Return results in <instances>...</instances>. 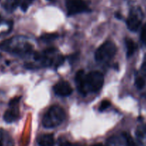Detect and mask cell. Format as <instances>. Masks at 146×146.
Instances as JSON below:
<instances>
[{"mask_svg": "<svg viewBox=\"0 0 146 146\" xmlns=\"http://www.w3.org/2000/svg\"><path fill=\"white\" fill-rule=\"evenodd\" d=\"M104 76L100 72L92 71L86 75V85L88 91L97 92L102 88Z\"/></svg>", "mask_w": 146, "mask_h": 146, "instance_id": "277c9868", "label": "cell"}, {"mask_svg": "<svg viewBox=\"0 0 146 146\" xmlns=\"http://www.w3.org/2000/svg\"><path fill=\"white\" fill-rule=\"evenodd\" d=\"M54 92L56 95L62 97H67L72 93V88L71 85L67 81H60L55 84L53 88Z\"/></svg>", "mask_w": 146, "mask_h": 146, "instance_id": "52a82bcc", "label": "cell"}, {"mask_svg": "<svg viewBox=\"0 0 146 146\" xmlns=\"http://www.w3.org/2000/svg\"><path fill=\"white\" fill-rule=\"evenodd\" d=\"M110 105H111V103H110V101L108 100L102 101L99 107V111L100 112L104 111V110H105L106 109H108V108L110 106Z\"/></svg>", "mask_w": 146, "mask_h": 146, "instance_id": "ac0fdd59", "label": "cell"}, {"mask_svg": "<svg viewBox=\"0 0 146 146\" xmlns=\"http://www.w3.org/2000/svg\"><path fill=\"white\" fill-rule=\"evenodd\" d=\"M20 97H16V98H13L12 100H11L10 102H9V106H16L19 102V100H20Z\"/></svg>", "mask_w": 146, "mask_h": 146, "instance_id": "ffe728a7", "label": "cell"}, {"mask_svg": "<svg viewBox=\"0 0 146 146\" xmlns=\"http://www.w3.org/2000/svg\"><path fill=\"white\" fill-rule=\"evenodd\" d=\"M57 37H58V35H57V34H45V35H43L42 36L40 37V40L45 42H50L53 41V40H54L55 39H57Z\"/></svg>", "mask_w": 146, "mask_h": 146, "instance_id": "5bb4252c", "label": "cell"}, {"mask_svg": "<svg viewBox=\"0 0 146 146\" xmlns=\"http://www.w3.org/2000/svg\"><path fill=\"white\" fill-rule=\"evenodd\" d=\"M135 86L137 89L141 90L143 89L145 87V80L143 79V78L139 77V78H137L135 79Z\"/></svg>", "mask_w": 146, "mask_h": 146, "instance_id": "e0dca14e", "label": "cell"}, {"mask_svg": "<svg viewBox=\"0 0 146 146\" xmlns=\"http://www.w3.org/2000/svg\"><path fill=\"white\" fill-rule=\"evenodd\" d=\"M40 146H54V139L52 134L42 135L38 138Z\"/></svg>", "mask_w": 146, "mask_h": 146, "instance_id": "9c48e42d", "label": "cell"}, {"mask_svg": "<svg viewBox=\"0 0 146 146\" xmlns=\"http://www.w3.org/2000/svg\"><path fill=\"white\" fill-rule=\"evenodd\" d=\"M21 2L22 0H5L3 6L7 12H12L20 5Z\"/></svg>", "mask_w": 146, "mask_h": 146, "instance_id": "8fae6325", "label": "cell"}, {"mask_svg": "<svg viewBox=\"0 0 146 146\" xmlns=\"http://www.w3.org/2000/svg\"><path fill=\"white\" fill-rule=\"evenodd\" d=\"M142 17L135 10L131 11L127 19V26L132 32H136L141 25Z\"/></svg>", "mask_w": 146, "mask_h": 146, "instance_id": "8992f818", "label": "cell"}, {"mask_svg": "<svg viewBox=\"0 0 146 146\" xmlns=\"http://www.w3.org/2000/svg\"><path fill=\"white\" fill-rule=\"evenodd\" d=\"M144 132L146 133V125L144 127Z\"/></svg>", "mask_w": 146, "mask_h": 146, "instance_id": "cb8c5ba5", "label": "cell"}, {"mask_svg": "<svg viewBox=\"0 0 146 146\" xmlns=\"http://www.w3.org/2000/svg\"><path fill=\"white\" fill-rule=\"evenodd\" d=\"M141 70L143 71V72L146 75V54L144 57V60H143V62L141 66Z\"/></svg>", "mask_w": 146, "mask_h": 146, "instance_id": "44dd1931", "label": "cell"}, {"mask_svg": "<svg viewBox=\"0 0 146 146\" xmlns=\"http://www.w3.org/2000/svg\"><path fill=\"white\" fill-rule=\"evenodd\" d=\"M65 117L64 109L59 105H53L43 117L42 125L46 128H54L62 124Z\"/></svg>", "mask_w": 146, "mask_h": 146, "instance_id": "6da1fadb", "label": "cell"}, {"mask_svg": "<svg viewBox=\"0 0 146 146\" xmlns=\"http://www.w3.org/2000/svg\"><path fill=\"white\" fill-rule=\"evenodd\" d=\"M117 52V47L112 41H106L101 44L95 53V59L99 62H108L114 57Z\"/></svg>", "mask_w": 146, "mask_h": 146, "instance_id": "7a4b0ae2", "label": "cell"}, {"mask_svg": "<svg viewBox=\"0 0 146 146\" xmlns=\"http://www.w3.org/2000/svg\"><path fill=\"white\" fill-rule=\"evenodd\" d=\"M0 49L3 51L9 52L16 54H27L32 50V46L27 43H19L15 38L5 40L0 44Z\"/></svg>", "mask_w": 146, "mask_h": 146, "instance_id": "3957f363", "label": "cell"}, {"mask_svg": "<svg viewBox=\"0 0 146 146\" xmlns=\"http://www.w3.org/2000/svg\"><path fill=\"white\" fill-rule=\"evenodd\" d=\"M91 146H103V145H102V144H101V143H97V144H94Z\"/></svg>", "mask_w": 146, "mask_h": 146, "instance_id": "603a6c76", "label": "cell"}, {"mask_svg": "<svg viewBox=\"0 0 146 146\" xmlns=\"http://www.w3.org/2000/svg\"><path fill=\"white\" fill-rule=\"evenodd\" d=\"M120 145H121V140L116 136L110 137L106 143V146H120Z\"/></svg>", "mask_w": 146, "mask_h": 146, "instance_id": "4fadbf2b", "label": "cell"}, {"mask_svg": "<svg viewBox=\"0 0 146 146\" xmlns=\"http://www.w3.org/2000/svg\"><path fill=\"white\" fill-rule=\"evenodd\" d=\"M75 82L80 93L84 95H86L88 91L86 85V75L83 70H80L77 72L75 75Z\"/></svg>", "mask_w": 146, "mask_h": 146, "instance_id": "ba28073f", "label": "cell"}, {"mask_svg": "<svg viewBox=\"0 0 146 146\" xmlns=\"http://www.w3.org/2000/svg\"><path fill=\"white\" fill-rule=\"evenodd\" d=\"M140 40L144 44H146V23L143 26L140 33Z\"/></svg>", "mask_w": 146, "mask_h": 146, "instance_id": "d6986e66", "label": "cell"}, {"mask_svg": "<svg viewBox=\"0 0 146 146\" xmlns=\"http://www.w3.org/2000/svg\"><path fill=\"white\" fill-rule=\"evenodd\" d=\"M0 146H3V131L0 130Z\"/></svg>", "mask_w": 146, "mask_h": 146, "instance_id": "7402d4cb", "label": "cell"}, {"mask_svg": "<svg viewBox=\"0 0 146 146\" xmlns=\"http://www.w3.org/2000/svg\"><path fill=\"white\" fill-rule=\"evenodd\" d=\"M16 106L11 107L10 109L7 110L4 115V120L8 123H11L15 121L17 118L18 110H16Z\"/></svg>", "mask_w": 146, "mask_h": 146, "instance_id": "30bf717a", "label": "cell"}, {"mask_svg": "<svg viewBox=\"0 0 146 146\" xmlns=\"http://www.w3.org/2000/svg\"><path fill=\"white\" fill-rule=\"evenodd\" d=\"M68 15H75L89 10L84 0H65Z\"/></svg>", "mask_w": 146, "mask_h": 146, "instance_id": "5b68a950", "label": "cell"}, {"mask_svg": "<svg viewBox=\"0 0 146 146\" xmlns=\"http://www.w3.org/2000/svg\"></svg>", "mask_w": 146, "mask_h": 146, "instance_id": "d4e9b609", "label": "cell"}, {"mask_svg": "<svg viewBox=\"0 0 146 146\" xmlns=\"http://www.w3.org/2000/svg\"><path fill=\"white\" fill-rule=\"evenodd\" d=\"M125 45L127 49V57H131L137 49V45L135 43L130 39H126L125 40Z\"/></svg>", "mask_w": 146, "mask_h": 146, "instance_id": "7c38bea8", "label": "cell"}, {"mask_svg": "<svg viewBox=\"0 0 146 146\" xmlns=\"http://www.w3.org/2000/svg\"><path fill=\"white\" fill-rule=\"evenodd\" d=\"M34 0H22V2H21L20 6L21 9L23 12H26L28 9H29V6L32 4Z\"/></svg>", "mask_w": 146, "mask_h": 146, "instance_id": "2e32d148", "label": "cell"}, {"mask_svg": "<svg viewBox=\"0 0 146 146\" xmlns=\"http://www.w3.org/2000/svg\"><path fill=\"white\" fill-rule=\"evenodd\" d=\"M123 137L125 140V145L126 146H137L135 143V140H133L131 135H130L127 133H123Z\"/></svg>", "mask_w": 146, "mask_h": 146, "instance_id": "9a60e30c", "label": "cell"}]
</instances>
